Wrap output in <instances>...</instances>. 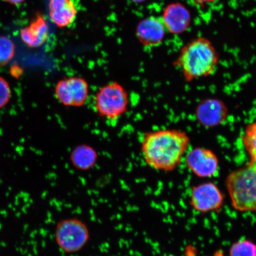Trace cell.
<instances>
[{
    "label": "cell",
    "instance_id": "obj_12",
    "mask_svg": "<svg viewBox=\"0 0 256 256\" xmlns=\"http://www.w3.org/2000/svg\"><path fill=\"white\" fill-rule=\"evenodd\" d=\"M50 28L44 16L37 14L27 26L20 31L23 42L30 48H40L46 42L49 38Z\"/></svg>",
    "mask_w": 256,
    "mask_h": 256
},
{
    "label": "cell",
    "instance_id": "obj_16",
    "mask_svg": "<svg viewBox=\"0 0 256 256\" xmlns=\"http://www.w3.org/2000/svg\"><path fill=\"white\" fill-rule=\"evenodd\" d=\"M230 256H256V244L247 239L240 240L232 246Z\"/></svg>",
    "mask_w": 256,
    "mask_h": 256
},
{
    "label": "cell",
    "instance_id": "obj_15",
    "mask_svg": "<svg viewBox=\"0 0 256 256\" xmlns=\"http://www.w3.org/2000/svg\"><path fill=\"white\" fill-rule=\"evenodd\" d=\"M242 142L250 161L256 162V121L246 126L242 136Z\"/></svg>",
    "mask_w": 256,
    "mask_h": 256
},
{
    "label": "cell",
    "instance_id": "obj_3",
    "mask_svg": "<svg viewBox=\"0 0 256 256\" xmlns=\"http://www.w3.org/2000/svg\"><path fill=\"white\" fill-rule=\"evenodd\" d=\"M232 204L240 212L256 211V162L232 171L226 181Z\"/></svg>",
    "mask_w": 256,
    "mask_h": 256
},
{
    "label": "cell",
    "instance_id": "obj_19",
    "mask_svg": "<svg viewBox=\"0 0 256 256\" xmlns=\"http://www.w3.org/2000/svg\"><path fill=\"white\" fill-rule=\"evenodd\" d=\"M195 4L198 5L201 8H203L208 4H212L215 2L217 0H192Z\"/></svg>",
    "mask_w": 256,
    "mask_h": 256
},
{
    "label": "cell",
    "instance_id": "obj_21",
    "mask_svg": "<svg viewBox=\"0 0 256 256\" xmlns=\"http://www.w3.org/2000/svg\"><path fill=\"white\" fill-rule=\"evenodd\" d=\"M130 1L136 3H142L146 1V0H130Z\"/></svg>",
    "mask_w": 256,
    "mask_h": 256
},
{
    "label": "cell",
    "instance_id": "obj_2",
    "mask_svg": "<svg viewBox=\"0 0 256 256\" xmlns=\"http://www.w3.org/2000/svg\"><path fill=\"white\" fill-rule=\"evenodd\" d=\"M219 53L210 40L198 36L182 47L174 64L180 68L186 82L206 78L216 72Z\"/></svg>",
    "mask_w": 256,
    "mask_h": 256
},
{
    "label": "cell",
    "instance_id": "obj_9",
    "mask_svg": "<svg viewBox=\"0 0 256 256\" xmlns=\"http://www.w3.org/2000/svg\"><path fill=\"white\" fill-rule=\"evenodd\" d=\"M161 20L166 30L174 35L183 34L192 24V14L183 3L172 2L163 10Z\"/></svg>",
    "mask_w": 256,
    "mask_h": 256
},
{
    "label": "cell",
    "instance_id": "obj_1",
    "mask_svg": "<svg viewBox=\"0 0 256 256\" xmlns=\"http://www.w3.org/2000/svg\"><path fill=\"white\" fill-rule=\"evenodd\" d=\"M188 134L178 130H158L146 132L140 152L146 164L156 170L172 172L177 168L190 146Z\"/></svg>",
    "mask_w": 256,
    "mask_h": 256
},
{
    "label": "cell",
    "instance_id": "obj_17",
    "mask_svg": "<svg viewBox=\"0 0 256 256\" xmlns=\"http://www.w3.org/2000/svg\"><path fill=\"white\" fill-rule=\"evenodd\" d=\"M15 54V44L10 38L0 36V67L4 66L10 62Z\"/></svg>",
    "mask_w": 256,
    "mask_h": 256
},
{
    "label": "cell",
    "instance_id": "obj_7",
    "mask_svg": "<svg viewBox=\"0 0 256 256\" xmlns=\"http://www.w3.org/2000/svg\"><path fill=\"white\" fill-rule=\"evenodd\" d=\"M187 167L200 178H210L218 172L220 162L212 150L197 147L190 150L186 158Z\"/></svg>",
    "mask_w": 256,
    "mask_h": 256
},
{
    "label": "cell",
    "instance_id": "obj_20",
    "mask_svg": "<svg viewBox=\"0 0 256 256\" xmlns=\"http://www.w3.org/2000/svg\"><path fill=\"white\" fill-rule=\"evenodd\" d=\"M2 1L8 3L9 4L18 6L22 4L26 0H2Z\"/></svg>",
    "mask_w": 256,
    "mask_h": 256
},
{
    "label": "cell",
    "instance_id": "obj_5",
    "mask_svg": "<svg viewBox=\"0 0 256 256\" xmlns=\"http://www.w3.org/2000/svg\"><path fill=\"white\" fill-rule=\"evenodd\" d=\"M90 238L88 226L78 218L64 219L56 224V241L66 254H73L82 250L87 245Z\"/></svg>",
    "mask_w": 256,
    "mask_h": 256
},
{
    "label": "cell",
    "instance_id": "obj_13",
    "mask_svg": "<svg viewBox=\"0 0 256 256\" xmlns=\"http://www.w3.org/2000/svg\"><path fill=\"white\" fill-rule=\"evenodd\" d=\"M48 12L54 24L60 28H65L75 22L78 8L74 0H49Z\"/></svg>",
    "mask_w": 256,
    "mask_h": 256
},
{
    "label": "cell",
    "instance_id": "obj_4",
    "mask_svg": "<svg viewBox=\"0 0 256 256\" xmlns=\"http://www.w3.org/2000/svg\"><path fill=\"white\" fill-rule=\"evenodd\" d=\"M130 104L127 90L117 82H110L99 88L92 100L95 113L110 124L117 122L126 114Z\"/></svg>",
    "mask_w": 256,
    "mask_h": 256
},
{
    "label": "cell",
    "instance_id": "obj_8",
    "mask_svg": "<svg viewBox=\"0 0 256 256\" xmlns=\"http://www.w3.org/2000/svg\"><path fill=\"white\" fill-rule=\"evenodd\" d=\"M224 196L216 184L208 182L192 188L190 204L198 212L206 213L219 210Z\"/></svg>",
    "mask_w": 256,
    "mask_h": 256
},
{
    "label": "cell",
    "instance_id": "obj_6",
    "mask_svg": "<svg viewBox=\"0 0 256 256\" xmlns=\"http://www.w3.org/2000/svg\"><path fill=\"white\" fill-rule=\"evenodd\" d=\"M90 85L80 76H70L59 80L54 88L58 102L64 106L79 108L87 104L90 96Z\"/></svg>",
    "mask_w": 256,
    "mask_h": 256
},
{
    "label": "cell",
    "instance_id": "obj_14",
    "mask_svg": "<svg viewBox=\"0 0 256 256\" xmlns=\"http://www.w3.org/2000/svg\"><path fill=\"white\" fill-rule=\"evenodd\" d=\"M98 154L94 147L82 144L75 147L70 155V161L74 168L80 171H88L94 167Z\"/></svg>",
    "mask_w": 256,
    "mask_h": 256
},
{
    "label": "cell",
    "instance_id": "obj_10",
    "mask_svg": "<svg viewBox=\"0 0 256 256\" xmlns=\"http://www.w3.org/2000/svg\"><path fill=\"white\" fill-rule=\"evenodd\" d=\"M228 110L222 100L216 98H208L198 104L195 115L201 126L212 128L220 126L228 117Z\"/></svg>",
    "mask_w": 256,
    "mask_h": 256
},
{
    "label": "cell",
    "instance_id": "obj_11",
    "mask_svg": "<svg viewBox=\"0 0 256 256\" xmlns=\"http://www.w3.org/2000/svg\"><path fill=\"white\" fill-rule=\"evenodd\" d=\"M167 32L161 18L150 16L138 24L136 35L143 46L148 48L160 46L164 40Z\"/></svg>",
    "mask_w": 256,
    "mask_h": 256
},
{
    "label": "cell",
    "instance_id": "obj_18",
    "mask_svg": "<svg viewBox=\"0 0 256 256\" xmlns=\"http://www.w3.org/2000/svg\"><path fill=\"white\" fill-rule=\"evenodd\" d=\"M12 97L10 86L5 78L0 76V108L7 105Z\"/></svg>",
    "mask_w": 256,
    "mask_h": 256
}]
</instances>
